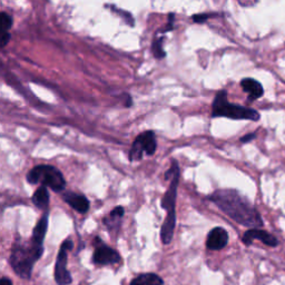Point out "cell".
<instances>
[{
	"instance_id": "6da1fadb",
	"label": "cell",
	"mask_w": 285,
	"mask_h": 285,
	"mask_svg": "<svg viewBox=\"0 0 285 285\" xmlns=\"http://www.w3.org/2000/svg\"><path fill=\"white\" fill-rule=\"evenodd\" d=\"M207 200L213 202L223 213L236 223L246 228L259 229L264 225L257 207L236 190H216L207 196Z\"/></svg>"
},
{
	"instance_id": "7a4b0ae2",
	"label": "cell",
	"mask_w": 285,
	"mask_h": 285,
	"mask_svg": "<svg viewBox=\"0 0 285 285\" xmlns=\"http://www.w3.org/2000/svg\"><path fill=\"white\" fill-rule=\"evenodd\" d=\"M42 253L43 246L35 244L31 240L28 243H23L17 240L12 245L9 262H10L14 273L21 279L29 280L33 264L41 258Z\"/></svg>"
},
{
	"instance_id": "3957f363",
	"label": "cell",
	"mask_w": 285,
	"mask_h": 285,
	"mask_svg": "<svg viewBox=\"0 0 285 285\" xmlns=\"http://www.w3.org/2000/svg\"><path fill=\"white\" fill-rule=\"evenodd\" d=\"M212 117H226L235 120L244 119L258 122L261 116L259 112L253 108L230 103L228 100V91L222 89L216 94L212 104Z\"/></svg>"
},
{
	"instance_id": "277c9868",
	"label": "cell",
	"mask_w": 285,
	"mask_h": 285,
	"mask_svg": "<svg viewBox=\"0 0 285 285\" xmlns=\"http://www.w3.org/2000/svg\"><path fill=\"white\" fill-rule=\"evenodd\" d=\"M26 180L29 184H40V186L51 188L56 193L62 192L66 187V181L62 173L51 165L35 166L29 171Z\"/></svg>"
},
{
	"instance_id": "5b68a950",
	"label": "cell",
	"mask_w": 285,
	"mask_h": 285,
	"mask_svg": "<svg viewBox=\"0 0 285 285\" xmlns=\"http://www.w3.org/2000/svg\"><path fill=\"white\" fill-rule=\"evenodd\" d=\"M157 148L156 136L153 130H146L135 138V141L130 148L128 158L130 162L141 161L144 156V153H146L148 156H152L155 154Z\"/></svg>"
},
{
	"instance_id": "8992f818",
	"label": "cell",
	"mask_w": 285,
	"mask_h": 285,
	"mask_svg": "<svg viewBox=\"0 0 285 285\" xmlns=\"http://www.w3.org/2000/svg\"><path fill=\"white\" fill-rule=\"evenodd\" d=\"M72 248H74L72 241L67 239L61 244L59 253H58L55 265V280L57 284L59 285H68L72 282L71 275L68 272V270H67V252L71 251Z\"/></svg>"
},
{
	"instance_id": "52a82bcc",
	"label": "cell",
	"mask_w": 285,
	"mask_h": 285,
	"mask_svg": "<svg viewBox=\"0 0 285 285\" xmlns=\"http://www.w3.org/2000/svg\"><path fill=\"white\" fill-rule=\"evenodd\" d=\"M93 261L94 263L99 265L116 264L120 261V255L117 251L100 242L99 245H96Z\"/></svg>"
},
{
	"instance_id": "ba28073f",
	"label": "cell",
	"mask_w": 285,
	"mask_h": 285,
	"mask_svg": "<svg viewBox=\"0 0 285 285\" xmlns=\"http://www.w3.org/2000/svg\"><path fill=\"white\" fill-rule=\"evenodd\" d=\"M254 240H260L261 242H263L268 246H271V248H277L279 245V241L274 235L260 229H251L248 232H245L242 238V242L245 245H251Z\"/></svg>"
},
{
	"instance_id": "9c48e42d",
	"label": "cell",
	"mask_w": 285,
	"mask_h": 285,
	"mask_svg": "<svg viewBox=\"0 0 285 285\" xmlns=\"http://www.w3.org/2000/svg\"><path fill=\"white\" fill-rule=\"evenodd\" d=\"M178 183H180V168L176 171L175 175L173 176L170 183V187L167 188L165 194H164L163 199L161 201V205L164 210L167 212L175 211L176 207V200H177V188Z\"/></svg>"
},
{
	"instance_id": "30bf717a",
	"label": "cell",
	"mask_w": 285,
	"mask_h": 285,
	"mask_svg": "<svg viewBox=\"0 0 285 285\" xmlns=\"http://www.w3.org/2000/svg\"><path fill=\"white\" fill-rule=\"evenodd\" d=\"M229 243V233L223 228H214L207 235L206 246L212 251H220Z\"/></svg>"
},
{
	"instance_id": "8fae6325",
	"label": "cell",
	"mask_w": 285,
	"mask_h": 285,
	"mask_svg": "<svg viewBox=\"0 0 285 285\" xmlns=\"http://www.w3.org/2000/svg\"><path fill=\"white\" fill-rule=\"evenodd\" d=\"M62 200L68 204L71 209L80 214H85L89 210V201L83 194H77L74 192H67L62 194Z\"/></svg>"
},
{
	"instance_id": "7c38bea8",
	"label": "cell",
	"mask_w": 285,
	"mask_h": 285,
	"mask_svg": "<svg viewBox=\"0 0 285 285\" xmlns=\"http://www.w3.org/2000/svg\"><path fill=\"white\" fill-rule=\"evenodd\" d=\"M241 87L249 95V101H254L261 98L264 94L262 84L254 78H243L241 80Z\"/></svg>"
},
{
	"instance_id": "4fadbf2b",
	"label": "cell",
	"mask_w": 285,
	"mask_h": 285,
	"mask_svg": "<svg viewBox=\"0 0 285 285\" xmlns=\"http://www.w3.org/2000/svg\"><path fill=\"white\" fill-rule=\"evenodd\" d=\"M176 226V211L167 212L166 219L161 229V239L164 244H170L173 240L174 231Z\"/></svg>"
},
{
	"instance_id": "5bb4252c",
	"label": "cell",
	"mask_w": 285,
	"mask_h": 285,
	"mask_svg": "<svg viewBox=\"0 0 285 285\" xmlns=\"http://www.w3.org/2000/svg\"><path fill=\"white\" fill-rule=\"evenodd\" d=\"M48 219H49V215H48V212H46V213L41 216V219L39 220V222H38L32 231L31 241L39 246H42L43 240H45L48 229Z\"/></svg>"
},
{
	"instance_id": "9a60e30c",
	"label": "cell",
	"mask_w": 285,
	"mask_h": 285,
	"mask_svg": "<svg viewBox=\"0 0 285 285\" xmlns=\"http://www.w3.org/2000/svg\"><path fill=\"white\" fill-rule=\"evenodd\" d=\"M31 201L33 205L40 210H45L49 204V193H48V188L46 186H40L37 188V191L33 193L31 197Z\"/></svg>"
},
{
	"instance_id": "2e32d148",
	"label": "cell",
	"mask_w": 285,
	"mask_h": 285,
	"mask_svg": "<svg viewBox=\"0 0 285 285\" xmlns=\"http://www.w3.org/2000/svg\"><path fill=\"white\" fill-rule=\"evenodd\" d=\"M129 285H164V281L157 274L145 273L135 278Z\"/></svg>"
},
{
	"instance_id": "e0dca14e",
	"label": "cell",
	"mask_w": 285,
	"mask_h": 285,
	"mask_svg": "<svg viewBox=\"0 0 285 285\" xmlns=\"http://www.w3.org/2000/svg\"><path fill=\"white\" fill-rule=\"evenodd\" d=\"M124 214H125V211H124L123 206L115 207V209L109 213V216L105 217L104 219V224L107 226L109 230H113L116 228V224L119 225Z\"/></svg>"
},
{
	"instance_id": "ac0fdd59",
	"label": "cell",
	"mask_w": 285,
	"mask_h": 285,
	"mask_svg": "<svg viewBox=\"0 0 285 285\" xmlns=\"http://www.w3.org/2000/svg\"><path fill=\"white\" fill-rule=\"evenodd\" d=\"M165 40V36H155L152 42V51L153 55L157 59H162V58L166 57V51L163 48V42Z\"/></svg>"
},
{
	"instance_id": "d6986e66",
	"label": "cell",
	"mask_w": 285,
	"mask_h": 285,
	"mask_svg": "<svg viewBox=\"0 0 285 285\" xmlns=\"http://www.w3.org/2000/svg\"><path fill=\"white\" fill-rule=\"evenodd\" d=\"M12 26V18L10 14L2 11L0 13V30L1 33L9 32V29Z\"/></svg>"
},
{
	"instance_id": "ffe728a7",
	"label": "cell",
	"mask_w": 285,
	"mask_h": 285,
	"mask_svg": "<svg viewBox=\"0 0 285 285\" xmlns=\"http://www.w3.org/2000/svg\"><path fill=\"white\" fill-rule=\"evenodd\" d=\"M110 7H112V10H113V11L117 12V13L120 14V16L125 17V21H126L127 25H129L130 27H133V26L135 25L134 18H133V16H132V14H130L129 12L124 11V10H122V9H119V8H117V7H115V6H110Z\"/></svg>"
},
{
	"instance_id": "44dd1931",
	"label": "cell",
	"mask_w": 285,
	"mask_h": 285,
	"mask_svg": "<svg viewBox=\"0 0 285 285\" xmlns=\"http://www.w3.org/2000/svg\"><path fill=\"white\" fill-rule=\"evenodd\" d=\"M175 13L174 12H171L170 14H168V21L166 23V26L165 28H162V29H159V32L161 33H165L167 31H172L173 29H174V20H175Z\"/></svg>"
},
{
	"instance_id": "7402d4cb",
	"label": "cell",
	"mask_w": 285,
	"mask_h": 285,
	"mask_svg": "<svg viewBox=\"0 0 285 285\" xmlns=\"http://www.w3.org/2000/svg\"><path fill=\"white\" fill-rule=\"evenodd\" d=\"M212 16H213V14H211V13H197V14H194V16L192 17V19H193V21H194V22L203 23V22H205L207 19H209Z\"/></svg>"
},
{
	"instance_id": "603a6c76",
	"label": "cell",
	"mask_w": 285,
	"mask_h": 285,
	"mask_svg": "<svg viewBox=\"0 0 285 285\" xmlns=\"http://www.w3.org/2000/svg\"><path fill=\"white\" fill-rule=\"evenodd\" d=\"M10 38L11 36L9 32H4L0 35V45H1V48L7 46V43L9 42V40H10Z\"/></svg>"
},
{
	"instance_id": "cb8c5ba5",
	"label": "cell",
	"mask_w": 285,
	"mask_h": 285,
	"mask_svg": "<svg viewBox=\"0 0 285 285\" xmlns=\"http://www.w3.org/2000/svg\"><path fill=\"white\" fill-rule=\"evenodd\" d=\"M257 137V134L255 133H250V134H246V135H244L243 137H241V143H250L251 141H253V139Z\"/></svg>"
},
{
	"instance_id": "d4e9b609",
	"label": "cell",
	"mask_w": 285,
	"mask_h": 285,
	"mask_svg": "<svg viewBox=\"0 0 285 285\" xmlns=\"http://www.w3.org/2000/svg\"><path fill=\"white\" fill-rule=\"evenodd\" d=\"M0 285H12V283H11V281L9 279L2 278L1 279V284H0Z\"/></svg>"
},
{
	"instance_id": "484cf974",
	"label": "cell",
	"mask_w": 285,
	"mask_h": 285,
	"mask_svg": "<svg viewBox=\"0 0 285 285\" xmlns=\"http://www.w3.org/2000/svg\"><path fill=\"white\" fill-rule=\"evenodd\" d=\"M133 105V99H132V97H130V96L127 94V98H126V104H125V106H126V107H130V106Z\"/></svg>"
}]
</instances>
